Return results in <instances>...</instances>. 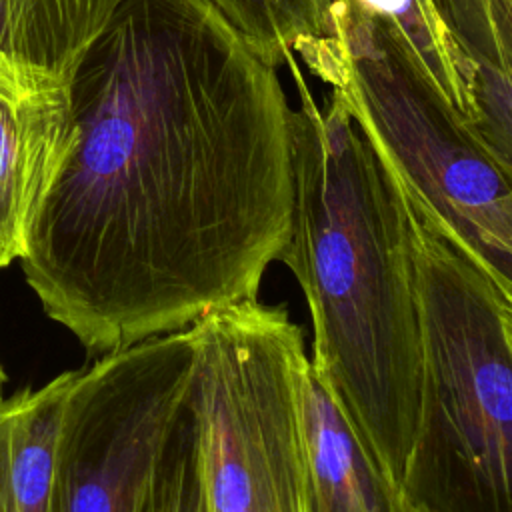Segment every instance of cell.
<instances>
[{"label": "cell", "mask_w": 512, "mask_h": 512, "mask_svg": "<svg viewBox=\"0 0 512 512\" xmlns=\"http://www.w3.org/2000/svg\"><path fill=\"white\" fill-rule=\"evenodd\" d=\"M192 390L208 512H310L298 412L308 354L284 306L258 298L196 324Z\"/></svg>", "instance_id": "obj_5"}, {"label": "cell", "mask_w": 512, "mask_h": 512, "mask_svg": "<svg viewBox=\"0 0 512 512\" xmlns=\"http://www.w3.org/2000/svg\"><path fill=\"white\" fill-rule=\"evenodd\" d=\"M70 96L18 258L46 316L100 356L258 298L294 210L276 68L206 0H126Z\"/></svg>", "instance_id": "obj_1"}, {"label": "cell", "mask_w": 512, "mask_h": 512, "mask_svg": "<svg viewBox=\"0 0 512 512\" xmlns=\"http://www.w3.org/2000/svg\"><path fill=\"white\" fill-rule=\"evenodd\" d=\"M432 4L474 70L480 130L494 152L506 164H512V0H432Z\"/></svg>", "instance_id": "obj_11"}, {"label": "cell", "mask_w": 512, "mask_h": 512, "mask_svg": "<svg viewBox=\"0 0 512 512\" xmlns=\"http://www.w3.org/2000/svg\"><path fill=\"white\" fill-rule=\"evenodd\" d=\"M240 40L276 68L294 46L326 28L332 0H206Z\"/></svg>", "instance_id": "obj_14"}, {"label": "cell", "mask_w": 512, "mask_h": 512, "mask_svg": "<svg viewBox=\"0 0 512 512\" xmlns=\"http://www.w3.org/2000/svg\"><path fill=\"white\" fill-rule=\"evenodd\" d=\"M204 500L202 420L190 384L162 440L136 512H200Z\"/></svg>", "instance_id": "obj_13"}, {"label": "cell", "mask_w": 512, "mask_h": 512, "mask_svg": "<svg viewBox=\"0 0 512 512\" xmlns=\"http://www.w3.org/2000/svg\"><path fill=\"white\" fill-rule=\"evenodd\" d=\"M76 370L0 398V512H48L54 452Z\"/></svg>", "instance_id": "obj_9"}, {"label": "cell", "mask_w": 512, "mask_h": 512, "mask_svg": "<svg viewBox=\"0 0 512 512\" xmlns=\"http://www.w3.org/2000/svg\"><path fill=\"white\" fill-rule=\"evenodd\" d=\"M298 412L310 512H414L382 476L310 358L298 378Z\"/></svg>", "instance_id": "obj_8"}, {"label": "cell", "mask_w": 512, "mask_h": 512, "mask_svg": "<svg viewBox=\"0 0 512 512\" xmlns=\"http://www.w3.org/2000/svg\"><path fill=\"white\" fill-rule=\"evenodd\" d=\"M342 2L366 16L384 22L402 40L436 90L456 110V114L482 134L474 70L452 40L432 0Z\"/></svg>", "instance_id": "obj_12"}, {"label": "cell", "mask_w": 512, "mask_h": 512, "mask_svg": "<svg viewBox=\"0 0 512 512\" xmlns=\"http://www.w3.org/2000/svg\"><path fill=\"white\" fill-rule=\"evenodd\" d=\"M400 176L420 216L512 292V164L444 100L380 20L332 0L292 50Z\"/></svg>", "instance_id": "obj_4"}, {"label": "cell", "mask_w": 512, "mask_h": 512, "mask_svg": "<svg viewBox=\"0 0 512 512\" xmlns=\"http://www.w3.org/2000/svg\"><path fill=\"white\" fill-rule=\"evenodd\" d=\"M4 384H6V374H4V370L0 366V398H2V392H4Z\"/></svg>", "instance_id": "obj_15"}, {"label": "cell", "mask_w": 512, "mask_h": 512, "mask_svg": "<svg viewBox=\"0 0 512 512\" xmlns=\"http://www.w3.org/2000/svg\"><path fill=\"white\" fill-rule=\"evenodd\" d=\"M194 366L190 326L76 370L58 428L48 512H136Z\"/></svg>", "instance_id": "obj_6"}, {"label": "cell", "mask_w": 512, "mask_h": 512, "mask_svg": "<svg viewBox=\"0 0 512 512\" xmlns=\"http://www.w3.org/2000/svg\"><path fill=\"white\" fill-rule=\"evenodd\" d=\"M126 0H0V60L72 84Z\"/></svg>", "instance_id": "obj_10"}, {"label": "cell", "mask_w": 512, "mask_h": 512, "mask_svg": "<svg viewBox=\"0 0 512 512\" xmlns=\"http://www.w3.org/2000/svg\"><path fill=\"white\" fill-rule=\"evenodd\" d=\"M74 138L70 84L0 60V268L20 258Z\"/></svg>", "instance_id": "obj_7"}, {"label": "cell", "mask_w": 512, "mask_h": 512, "mask_svg": "<svg viewBox=\"0 0 512 512\" xmlns=\"http://www.w3.org/2000/svg\"><path fill=\"white\" fill-rule=\"evenodd\" d=\"M200 512H208V510H206V500H204V506H202V510H200Z\"/></svg>", "instance_id": "obj_16"}, {"label": "cell", "mask_w": 512, "mask_h": 512, "mask_svg": "<svg viewBox=\"0 0 512 512\" xmlns=\"http://www.w3.org/2000/svg\"><path fill=\"white\" fill-rule=\"evenodd\" d=\"M298 90L290 112L294 210L280 258L310 308V364L382 476L402 492L420 404L414 202L396 170L330 90ZM404 496V494H402Z\"/></svg>", "instance_id": "obj_2"}, {"label": "cell", "mask_w": 512, "mask_h": 512, "mask_svg": "<svg viewBox=\"0 0 512 512\" xmlns=\"http://www.w3.org/2000/svg\"><path fill=\"white\" fill-rule=\"evenodd\" d=\"M412 258L420 404L402 494L414 512H512V292L418 210Z\"/></svg>", "instance_id": "obj_3"}]
</instances>
